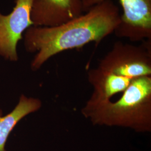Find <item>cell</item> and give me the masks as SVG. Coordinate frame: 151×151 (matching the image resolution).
<instances>
[{"instance_id":"obj_1","label":"cell","mask_w":151,"mask_h":151,"mask_svg":"<svg viewBox=\"0 0 151 151\" xmlns=\"http://www.w3.org/2000/svg\"><path fill=\"white\" fill-rule=\"evenodd\" d=\"M121 22L118 6L113 0H104L59 26L29 27L24 34L25 48L29 52H38L31 63L32 69L38 70L63 51L80 48L91 42L100 43L115 32Z\"/></svg>"},{"instance_id":"obj_2","label":"cell","mask_w":151,"mask_h":151,"mask_svg":"<svg viewBox=\"0 0 151 151\" xmlns=\"http://www.w3.org/2000/svg\"><path fill=\"white\" fill-rule=\"evenodd\" d=\"M146 76H151V40L139 46L116 42L97 68L88 72V80L93 88L88 100H111L133 80Z\"/></svg>"},{"instance_id":"obj_3","label":"cell","mask_w":151,"mask_h":151,"mask_svg":"<svg viewBox=\"0 0 151 151\" xmlns=\"http://www.w3.org/2000/svg\"><path fill=\"white\" fill-rule=\"evenodd\" d=\"M81 114L93 125L151 131V76L133 80L117 101L88 100Z\"/></svg>"},{"instance_id":"obj_4","label":"cell","mask_w":151,"mask_h":151,"mask_svg":"<svg viewBox=\"0 0 151 151\" xmlns=\"http://www.w3.org/2000/svg\"><path fill=\"white\" fill-rule=\"evenodd\" d=\"M104 0H81L85 12ZM123 9L116 35L132 42L151 39V0H119Z\"/></svg>"},{"instance_id":"obj_5","label":"cell","mask_w":151,"mask_h":151,"mask_svg":"<svg viewBox=\"0 0 151 151\" xmlns=\"http://www.w3.org/2000/svg\"><path fill=\"white\" fill-rule=\"evenodd\" d=\"M32 0H16L7 15L0 12V55L12 62L18 60L17 45L22 34L33 25L30 13Z\"/></svg>"},{"instance_id":"obj_6","label":"cell","mask_w":151,"mask_h":151,"mask_svg":"<svg viewBox=\"0 0 151 151\" xmlns=\"http://www.w3.org/2000/svg\"><path fill=\"white\" fill-rule=\"evenodd\" d=\"M83 13L81 0H32L30 18L32 26L55 27Z\"/></svg>"},{"instance_id":"obj_7","label":"cell","mask_w":151,"mask_h":151,"mask_svg":"<svg viewBox=\"0 0 151 151\" xmlns=\"http://www.w3.org/2000/svg\"><path fill=\"white\" fill-rule=\"evenodd\" d=\"M42 102L38 99L22 95L14 109L5 116L0 110V151H6V141L12 130L22 118L39 110Z\"/></svg>"}]
</instances>
